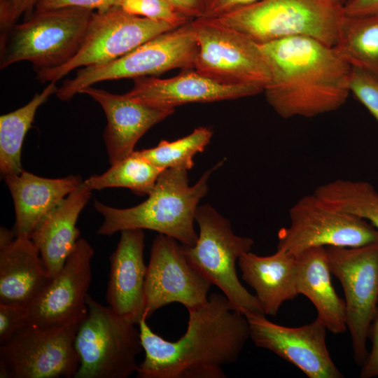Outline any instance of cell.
<instances>
[{
	"label": "cell",
	"instance_id": "18",
	"mask_svg": "<svg viewBox=\"0 0 378 378\" xmlns=\"http://www.w3.org/2000/svg\"><path fill=\"white\" fill-rule=\"evenodd\" d=\"M80 93L98 102L106 114L107 125L103 139L111 165L132 154L141 137L175 110L148 106L125 94H113L92 86L83 89Z\"/></svg>",
	"mask_w": 378,
	"mask_h": 378
},
{
	"label": "cell",
	"instance_id": "23",
	"mask_svg": "<svg viewBox=\"0 0 378 378\" xmlns=\"http://www.w3.org/2000/svg\"><path fill=\"white\" fill-rule=\"evenodd\" d=\"M238 263L243 280L254 289L265 315L276 316L284 302L299 295L295 255L281 249L268 256L250 251Z\"/></svg>",
	"mask_w": 378,
	"mask_h": 378
},
{
	"label": "cell",
	"instance_id": "37",
	"mask_svg": "<svg viewBox=\"0 0 378 378\" xmlns=\"http://www.w3.org/2000/svg\"><path fill=\"white\" fill-rule=\"evenodd\" d=\"M38 0H13L8 21V31L16 24L18 18L22 15L28 18L35 9Z\"/></svg>",
	"mask_w": 378,
	"mask_h": 378
},
{
	"label": "cell",
	"instance_id": "11",
	"mask_svg": "<svg viewBox=\"0 0 378 378\" xmlns=\"http://www.w3.org/2000/svg\"><path fill=\"white\" fill-rule=\"evenodd\" d=\"M80 324L57 328L29 324L20 329L1 345L0 377H74L80 365L75 346Z\"/></svg>",
	"mask_w": 378,
	"mask_h": 378
},
{
	"label": "cell",
	"instance_id": "16",
	"mask_svg": "<svg viewBox=\"0 0 378 378\" xmlns=\"http://www.w3.org/2000/svg\"><path fill=\"white\" fill-rule=\"evenodd\" d=\"M245 316L255 346L274 352L309 378L344 377L328 350L327 329L317 318L309 324L291 328L272 323L265 314Z\"/></svg>",
	"mask_w": 378,
	"mask_h": 378
},
{
	"label": "cell",
	"instance_id": "27",
	"mask_svg": "<svg viewBox=\"0 0 378 378\" xmlns=\"http://www.w3.org/2000/svg\"><path fill=\"white\" fill-rule=\"evenodd\" d=\"M164 170L153 165L134 150L121 161L111 165L102 174L93 175L83 181L90 190L107 188H126L138 195H149Z\"/></svg>",
	"mask_w": 378,
	"mask_h": 378
},
{
	"label": "cell",
	"instance_id": "25",
	"mask_svg": "<svg viewBox=\"0 0 378 378\" xmlns=\"http://www.w3.org/2000/svg\"><path fill=\"white\" fill-rule=\"evenodd\" d=\"M56 82H50L24 106L0 117V172L3 176L17 174L23 169L21 150L26 134L38 107L55 94Z\"/></svg>",
	"mask_w": 378,
	"mask_h": 378
},
{
	"label": "cell",
	"instance_id": "31",
	"mask_svg": "<svg viewBox=\"0 0 378 378\" xmlns=\"http://www.w3.org/2000/svg\"><path fill=\"white\" fill-rule=\"evenodd\" d=\"M349 89L378 123V76L351 67Z\"/></svg>",
	"mask_w": 378,
	"mask_h": 378
},
{
	"label": "cell",
	"instance_id": "40",
	"mask_svg": "<svg viewBox=\"0 0 378 378\" xmlns=\"http://www.w3.org/2000/svg\"><path fill=\"white\" fill-rule=\"evenodd\" d=\"M332 2L344 7V6L349 1V0H330Z\"/></svg>",
	"mask_w": 378,
	"mask_h": 378
},
{
	"label": "cell",
	"instance_id": "7",
	"mask_svg": "<svg viewBox=\"0 0 378 378\" xmlns=\"http://www.w3.org/2000/svg\"><path fill=\"white\" fill-rule=\"evenodd\" d=\"M88 312L75 339L80 365L75 378H127L136 372L143 349L136 324L89 294Z\"/></svg>",
	"mask_w": 378,
	"mask_h": 378
},
{
	"label": "cell",
	"instance_id": "30",
	"mask_svg": "<svg viewBox=\"0 0 378 378\" xmlns=\"http://www.w3.org/2000/svg\"><path fill=\"white\" fill-rule=\"evenodd\" d=\"M120 7L130 14L163 21L176 27L192 20L167 0H122Z\"/></svg>",
	"mask_w": 378,
	"mask_h": 378
},
{
	"label": "cell",
	"instance_id": "20",
	"mask_svg": "<svg viewBox=\"0 0 378 378\" xmlns=\"http://www.w3.org/2000/svg\"><path fill=\"white\" fill-rule=\"evenodd\" d=\"M15 209L16 236L29 237L40 222L83 181L80 176L41 177L22 170L4 177Z\"/></svg>",
	"mask_w": 378,
	"mask_h": 378
},
{
	"label": "cell",
	"instance_id": "3",
	"mask_svg": "<svg viewBox=\"0 0 378 378\" xmlns=\"http://www.w3.org/2000/svg\"><path fill=\"white\" fill-rule=\"evenodd\" d=\"M223 162L206 171L191 186L187 169H164L148 199L134 206L118 209L95 200L94 206L103 217L97 234L112 235L125 230H150L173 237L181 244L195 245L198 239L194 228L198 203L208 192L211 173Z\"/></svg>",
	"mask_w": 378,
	"mask_h": 378
},
{
	"label": "cell",
	"instance_id": "15",
	"mask_svg": "<svg viewBox=\"0 0 378 378\" xmlns=\"http://www.w3.org/2000/svg\"><path fill=\"white\" fill-rule=\"evenodd\" d=\"M94 249L79 239L61 270L28 306L29 324L45 328L80 324L86 317Z\"/></svg>",
	"mask_w": 378,
	"mask_h": 378
},
{
	"label": "cell",
	"instance_id": "33",
	"mask_svg": "<svg viewBox=\"0 0 378 378\" xmlns=\"http://www.w3.org/2000/svg\"><path fill=\"white\" fill-rule=\"evenodd\" d=\"M122 0H38L35 9L48 10L62 8H79L105 11L113 6H120Z\"/></svg>",
	"mask_w": 378,
	"mask_h": 378
},
{
	"label": "cell",
	"instance_id": "28",
	"mask_svg": "<svg viewBox=\"0 0 378 378\" xmlns=\"http://www.w3.org/2000/svg\"><path fill=\"white\" fill-rule=\"evenodd\" d=\"M330 206L361 218L378 230V192L366 181L337 179L314 192Z\"/></svg>",
	"mask_w": 378,
	"mask_h": 378
},
{
	"label": "cell",
	"instance_id": "34",
	"mask_svg": "<svg viewBox=\"0 0 378 378\" xmlns=\"http://www.w3.org/2000/svg\"><path fill=\"white\" fill-rule=\"evenodd\" d=\"M368 338L371 341L372 347L361 365L360 372L361 378L378 377V304L369 328Z\"/></svg>",
	"mask_w": 378,
	"mask_h": 378
},
{
	"label": "cell",
	"instance_id": "36",
	"mask_svg": "<svg viewBox=\"0 0 378 378\" xmlns=\"http://www.w3.org/2000/svg\"><path fill=\"white\" fill-rule=\"evenodd\" d=\"M345 16L358 17L378 14V0H349L343 7Z\"/></svg>",
	"mask_w": 378,
	"mask_h": 378
},
{
	"label": "cell",
	"instance_id": "12",
	"mask_svg": "<svg viewBox=\"0 0 378 378\" xmlns=\"http://www.w3.org/2000/svg\"><path fill=\"white\" fill-rule=\"evenodd\" d=\"M191 24L198 46L195 70L223 83L264 90L270 71L259 43L205 18L194 19Z\"/></svg>",
	"mask_w": 378,
	"mask_h": 378
},
{
	"label": "cell",
	"instance_id": "4",
	"mask_svg": "<svg viewBox=\"0 0 378 378\" xmlns=\"http://www.w3.org/2000/svg\"><path fill=\"white\" fill-rule=\"evenodd\" d=\"M344 17L343 7L330 0H259L205 19L241 32L259 44L304 36L335 46Z\"/></svg>",
	"mask_w": 378,
	"mask_h": 378
},
{
	"label": "cell",
	"instance_id": "29",
	"mask_svg": "<svg viewBox=\"0 0 378 378\" xmlns=\"http://www.w3.org/2000/svg\"><path fill=\"white\" fill-rule=\"evenodd\" d=\"M212 136L210 127H198L184 137L172 141L161 140L156 146L138 152L149 162L163 170L174 168L189 170L194 166V156L204 150Z\"/></svg>",
	"mask_w": 378,
	"mask_h": 378
},
{
	"label": "cell",
	"instance_id": "2",
	"mask_svg": "<svg viewBox=\"0 0 378 378\" xmlns=\"http://www.w3.org/2000/svg\"><path fill=\"white\" fill-rule=\"evenodd\" d=\"M260 46L270 71L263 92L281 118L315 117L347 100L351 66L333 46L304 36Z\"/></svg>",
	"mask_w": 378,
	"mask_h": 378
},
{
	"label": "cell",
	"instance_id": "22",
	"mask_svg": "<svg viewBox=\"0 0 378 378\" xmlns=\"http://www.w3.org/2000/svg\"><path fill=\"white\" fill-rule=\"evenodd\" d=\"M51 279L29 237L16 236L0 249V303L28 307Z\"/></svg>",
	"mask_w": 378,
	"mask_h": 378
},
{
	"label": "cell",
	"instance_id": "26",
	"mask_svg": "<svg viewBox=\"0 0 378 378\" xmlns=\"http://www.w3.org/2000/svg\"><path fill=\"white\" fill-rule=\"evenodd\" d=\"M333 47L351 67L378 76V14L345 16Z\"/></svg>",
	"mask_w": 378,
	"mask_h": 378
},
{
	"label": "cell",
	"instance_id": "21",
	"mask_svg": "<svg viewBox=\"0 0 378 378\" xmlns=\"http://www.w3.org/2000/svg\"><path fill=\"white\" fill-rule=\"evenodd\" d=\"M91 191L83 182L46 216L29 237L52 278L61 270L79 239L76 223Z\"/></svg>",
	"mask_w": 378,
	"mask_h": 378
},
{
	"label": "cell",
	"instance_id": "10",
	"mask_svg": "<svg viewBox=\"0 0 378 378\" xmlns=\"http://www.w3.org/2000/svg\"><path fill=\"white\" fill-rule=\"evenodd\" d=\"M290 225L278 232L277 249L297 255L315 247H359L378 242V230L367 220L335 209L314 193L289 209Z\"/></svg>",
	"mask_w": 378,
	"mask_h": 378
},
{
	"label": "cell",
	"instance_id": "6",
	"mask_svg": "<svg viewBox=\"0 0 378 378\" xmlns=\"http://www.w3.org/2000/svg\"><path fill=\"white\" fill-rule=\"evenodd\" d=\"M195 221L200 228L197 242L181 244L189 262L221 290L237 311L244 316L265 314L256 296L241 284L236 272L237 261L251 251L253 240L236 235L229 220L209 204L198 206Z\"/></svg>",
	"mask_w": 378,
	"mask_h": 378
},
{
	"label": "cell",
	"instance_id": "19",
	"mask_svg": "<svg viewBox=\"0 0 378 378\" xmlns=\"http://www.w3.org/2000/svg\"><path fill=\"white\" fill-rule=\"evenodd\" d=\"M144 230L120 232L115 250L110 257L106 302L118 314L139 324L144 314L147 266L144 259Z\"/></svg>",
	"mask_w": 378,
	"mask_h": 378
},
{
	"label": "cell",
	"instance_id": "17",
	"mask_svg": "<svg viewBox=\"0 0 378 378\" xmlns=\"http://www.w3.org/2000/svg\"><path fill=\"white\" fill-rule=\"evenodd\" d=\"M261 92L263 89L257 86L226 84L195 69H187L168 78L155 76L134 78L132 88L125 94L148 106L174 109L189 103L237 99Z\"/></svg>",
	"mask_w": 378,
	"mask_h": 378
},
{
	"label": "cell",
	"instance_id": "8",
	"mask_svg": "<svg viewBox=\"0 0 378 378\" xmlns=\"http://www.w3.org/2000/svg\"><path fill=\"white\" fill-rule=\"evenodd\" d=\"M191 21L162 33L105 64L82 67L55 94L69 101L88 87L105 80L155 76L174 69H194L198 52Z\"/></svg>",
	"mask_w": 378,
	"mask_h": 378
},
{
	"label": "cell",
	"instance_id": "14",
	"mask_svg": "<svg viewBox=\"0 0 378 378\" xmlns=\"http://www.w3.org/2000/svg\"><path fill=\"white\" fill-rule=\"evenodd\" d=\"M211 285L189 262L176 239L159 234L153 241L147 266L144 316L148 318L174 302L187 309L199 307L207 302Z\"/></svg>",
	"mask_w": 378,
	"mask_h": 378
},
{
	"label": "cell",
	"instance_id": "38",
	"mask_svg": "<svg viewBox=\"0 0 378 378\" xmlns=\"http://www.w3.org/2000/svg\"><path fill=\"white\" fill-rule=\"evenodd\" d=\"M181 13L194 20L203 14L202 0H167Z\"/></svg>",
	"mask_w": 378,
	"mask_h": 378
},
{
	"label": "cell",
	"instance_id": "5",
	"mask_svg": "<svg viewBox=\"0 0 378 378\" xmlns=\"http://www.w3.org/2000/svg\"><path fill=\"white\" fill-rule=\"evenodd\" d=\"M93 12L71 7L34 10L1 37V69L21 61L31 62L35 71L66 63L80 48Z\"/></svg>",
	"mask_w": 378,
	"mask_h": 378
},
{
	"label": "cell",
	"instance_id": "9",
	"mask_svg": "<svg viewBox=\"0 0 378 378\" xmlns=\"http://www.w3.org/2000/svg\"><path fill=\"white\" fill-rule=\"evenodd\" d=\"M175 28L163 21L130 14L118 6L94 11L76 54L60 66L36 71V78L42 83L57 82L74 69L113 61Z\"/></svg>",
	"mask_w": 378,
	"mask_h": 378
},
{
	"label": "cell",
	"instance_id": "13",
	"mask_svg": "<svg viewBox=\"0 0 378 378\" xmlns=\"http://www.w3.org/2000/svg\"><path fill=\"white\" fill-rule=\"evenodd\" d=\"M326 250L331 273L343 288L354 358L361 366L368 354V330L378 304V242Z\"/></svg>",
	"mask_w": 378,
	"mask_h": 378
},
{
	"label": "cell",
	"instance_id": "32",
	"mask_svg": "<svg viewBox=\"0 0 378 378\" xmlns=\"http://www.w3.org/2000/svg\"><path fill=\"white\" fill-rule=\"evenodd\" d=\"M29 318L28 307L0 303V344L6 343L18 330L29 325Z\"/></svg>",
	"mask_w": 378,
	"mask_h": 378
},
{
	"label": "cell",
	"instance_id": "24",
	"mask_svg": "<svg viewBox=\"0 0 378 378\" xmlns=\"http://www.w3.org/2000/svg\"><path fill=\"white\" fill-rule=\"evenodd\" d=\"M326 247L309 248L296 255V287L298 294L314 305L317 318L333 334L346 329L344 300L337 294L331 280Z\"/></svg>",
	"mask_w": 378,
	"mask_h": 378
},
{
	"label": "cell",
	"instance_id": "1",
	"mask_svg": "<svg viewBox=\"0 0 378 378\" xmlns=\"http://www.w3.org/2000/svg\"><path fill=\"white\" fill-rule=\"evenodd\" d=\"M188 312L186 332L174 342L154 332L147 318H141L138 326L145 358L136 377H227L223 368L237 360L250 338L246 316L218 293Z\"/></svg>",
	"mask_w": 378,
	"mask_h": 378
},
{
	"label": "cell",
	"instance_id": "35",
	"mask_svg": "<svg viewBox=\"0 0 378 378\" xmlns=\"http://www.w3.org/2000/svg\"><path fill=\"white\" fill-rule=\"evenodd\" d=\"M259 0H202L203 14L201 18H214Z\"/></svg>",
	"mask_w": 378,
	"mask_h": 378
},
{
	"label": "cell",
	"instance_id": "39",
	"mask_svg": "<svg viewBox=\"0 0 378 378\" xmlns=\"http://www.w3.org/2000/svg\"><path fill=\"white\" fill-rule=\"evenodd\" d=\"M16 237L15 232L4 227L0 230V249L10 244Z\"/></svg>",
	"mask_w": 378,
	"mask_h": 378
}]
</instances>
